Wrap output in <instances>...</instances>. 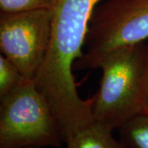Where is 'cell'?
I'll use <instances>...</instances> for the list:
<instances>
[{
    "instance_id": "cell-4",
    "label": "cell",
    "mask_w": 148,
    "mask_h": 148,
    "mask_svg": "<svg viewBox=\"0 0 148 148\" xmlns=\"http://www.w3.org/2000/svg\"><path fill=\"white\" fill-rule=\"evenodd\" d=\"M148 41V0H106L95 8L85 50L74 69H99L102 59L119 48Z\"/></svg>"
},
{
    "instance_id": "cell-10",
    "label": "cell",
    "mask_w": 148,
    "mask_h": 148,
    "mask_svg": "<svg viewBox=\"0 0 148 148\" xmlns=\"http://www.w3.org/2000/svg\"><path fill=\"white\" fill-rule=\"evenodd\" d=\"M143 113L148 114V41L147 42L146 52V65L143 92Z\"/></svg>"
},
{
    "instance_id": "cell-6",
    "label": "cell",
    "mask_w": 148,
    "mask_h": 148,
    "mask_svg": "<svg viewBox=\"0 0 148 148\" xmlns=\"http://www.w3.org/2000/svg\"><path fill=\"white\" fill-rule=\"evenodd\" d=\"M113 130L93 122L66 142V148H126L113 136Z\"/></svg>"
},
{
    "instance_id": "cell-8",
    "label": "cell",
    "mask_w": 148,
    "mask_h": 148,
    "mask_svg": "<svg viewBox=\"0 0 148 148\" xmlns=\"http://www.w3.org/2000/svg\"><path fill=\"white\" fill-rule=\"evenodd\" d=\"M26 79L9 59L0 55V98L9 94Z\"/></svg>"
},
{
    "instance_id": "cell-9",
    "label": "cell",
    "mask_w": 148,
    "mask_h": 148,
    "mask_svg": "<svg viewBox=\"0 0 148 148\" xmlns=\"http://www.w3.org/2000/svg\"><path fill=\"white\" fill-rule=\"evenodd\" d=\"M52 0H0V12L3 13L50 8Z\"/></svg>"
},
{
    "instance_id": "cell-3",
    "label": "cell",
    "mask_w": 148,
    "mask_h": 148,
    "mask_svg": "<svg viewBox=\"0 0 148 148\" xmlns=\"http://www.w3.org/2000/svg\"><path fill=\"white\" fill-rule=\"evenodd\" d=\"M60 131L46 98L25 79L0 98V148L59 147Z\"/></svg>"
},
{
    "instance_id": "cell-5",
    "label": "cell",
    "mask_w": 148,
    "mask_h": 148,
    "mask_svg": "<svg viewBox=\"0 0 148 148\" xmlns=\"http://www.w3.org/2000/svg\"><path fill=\"white\" fill-rule=\"evenodd\" d=\"M50 8L0 14V50L21 72L34 80L45 60L51 38Z\"/></svg>"
},
{
    "instance_id": "cell-1",
    "label": "cell",
    "mask_w": 148,
    "mask_h": 148,
    "mask_svg": "<svg viewBox=\"0 0 148 148\" xmlns=\"http://www.w3.org/2000/svg\"><path fill=\"white\" fill-rule=\"evenodd\" d=\"M102 0H52L51 38L34 82L47 100L63 143L94 122L92 100L80 97L73 76L83 54L90 19Z\"/></svg>"
},
{
    "instance_id": "cell-2",
    "label": "cell",
    "mask_w": 148,
    "mask_h": 148,
    "mask_svg": "<svg viewBox=\"0 0 148 148\" xmlns=\"http://www.w3.org/2000/svg\"><path fill=\"white\" fill-rule=\"evenodd\" d=\"M147 43L119 48L102 59L99 89L91 97L94 121L111 130L143 113Z\"/></svg>"
},
{
    "instance_id": "cell-7",
    "label": "cell",
    "mask_w": 148,
    "mask_h": 148,
    "mask_svg": "<svg viewBox=\"0 0 148 148\" xmlns=\"http://www.w3.org/2000/svg\"><path fill=\"white\" fill-rule=\"evenodd\" d=\"M126 148H148V114L140 113L119 128Z\"/></svg>"
}]
</instances>
